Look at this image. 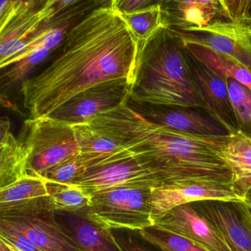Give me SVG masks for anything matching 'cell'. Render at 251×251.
<instances>
[{"label": "cell", "mask_w": 251, "mask_h": 251, "mask_svg": "<svg viewBox=\"0 0 251 251\" xmlns=\"http://www.w3.org/2000/svg\"><path fill=\"white\" fill-rule=\"evenodd\" d=\"M139 42L112 1L70 29L61 52L42 73L22 83L30 118L48 117L80 92L111 80L133 82Z\"/></svg>", "instance_id": "obj_1"}, {"label": "cell", "mask_w": 251, "mask_h": 251, "mask_svg": "<svg viewBox=\"0 0 251 251\" xmlns=\"http://www.w3.org/2000/svg\"><path fill=\"white\" fill-rule=\"evenodd\" d=\"M94 120L145 163L158 187L189 181L232 183L231 170L222 155L229 135L200 136L170 130L146 121L127 102Z\"/></svg>", "instance_id": "obj_2"}, {"label": "cell", "mask_w": 251, "mask_h": 251, "mask_svg": "<svg viewBox=\"0 0 251 251\" xmlns=\"http://www.w3.org/2000/svg\"><path fill=\"white\" fill-rule=\"evenodd\" d=\"M130 100L153 105L200 108L206 106L186 59L177 32L160 28L139 42Z\"/></svg>", "instance_id": "obj_3"}, {"label": "cell", "mask_w": 251, "mask_h": 251, "mask_svg": "<svg viewBox=\"0 0 251 251\" xmlns=\"http://www.w3.org/2000/svg\"><path fill=\"white\" fill-rule=\"evenodd\" d=\"M153 186L127 185L92 195L85 217L105 230H139L154 226L152 219Z\"/></svg>", "instance_id": "obj_4"}, {"label": "cell", "mask_w": 251, "mask_h": 251, "mask_svg": "<svg viewBox=\"0 0 251 251\" xmlns=\"http://www.w3.org/2000/svg\"><path fill=\"white\" fill-rule=\"evenodd\" d=\"M18 139L27 154V174L40 176L81 152L73 126L50 117L25 120Z\"/></svg>", "instance_id": "obj_5"}, {"label": "cell", "mask_w": 251, "mask_h": 251, "mask_svg": "<svg viewBox=\"0 0 251 251\" xmlns=\"http://www.w3.org/2000/svg\"><path fill=\"white\" fill-rule=\"evenodd\" d=\"M176 31L183 42L199 44L230 57L251 73V18L241 22L218 19L202 28Z\"/></svg>", "instance_id": "obj_6"}, {"label": "cell", "mask_w": 251, "mask_h": 251, "mask_svg": "<svg viewBox=\"0 0 251 251\" xmlns=\"http://www.w3.org/2000/svg\"><path fill=\"white\" fill-rule=\"evenodd\" d=\"M132 82L118 79L86 89L48 117L68 124L89 123L97 116L118 108L130 98Z\"/></svg>", "instance_id": "obj_7"}, {"label": "cell", "mask_w": 251, "mask_h": 251, "mask_svg": "<svg viewBox=\"0 0 251 251\" xmlns=\"http://www.w3.org/2000/svg\"><path fill=\"white\" fill-rule=\"evenodd\" d=\"M127 105L146 121L161 127L200 136H226L228 130L200 108L153 105L132 100Z\"/></svg>", "instance_id": "obj_8"}, {"label": "cell", "mask_w": 251, "mask_h": 251, "mask_svg": "<svg viewBox=\"0 0 251 251\" xmlns=\"http://www.w3.org/2000/svg\"><path fill=\"white\" fill-rule=\"evenodd\" d=\"M202 201L244 202L231 183L189 181L154 188L152 199L153 223L176 207Z\"/></svg>", "instance_id": "obj_9"}, {"label": "cell", "mask_w": 251, "mask_h": 251, "mask_svg": "<svg viewBox=\"0 0 251 251\" xmlns=\"http://www.w3.org/2000/svg\"><path fill=\"white\" fill-rule=\"evenodd\" d=\"M51 1H17L14 18L0 30V66L19 55L30 36L55 18Z\"/></svg>", "instance_id": "obj_10"}, {"label": "cell", "mask_w": 251, "mask_h": 251, "mask_svg": "<svg viewBox=\"0 0 251 251\" xmlns=\"http://www.w3.org/2000/svg\"><path fill=\"white\" fill-rule=\"evenodd\" d=\"M154 226L187 239L205 251H232L224 235L191 203L173 208L156 220Z\"/></svg>", "instance_id": "obj_11"}, {"label": "cell", "mask_w": 251, "mask_h": 251, "mask_svg": "<svg viewBox=\"0 0 251 251\" xmlns=\"http://www.w3.org/2000/svg\"><path fill=\"white\" fill-rule=\"evenodd\" d=\"M185 52L192 76L206 106V112L221 123L230 134L240 130L229 95L227 79L202 64L186 48Z\"/></svg>", "instance_id": "obj_12"}, {"label": "cell", "mask_w": 251, "mask_h": 251, "mask_svg": "<svg viewBox=\"0 0 251 251\" xmlns=\"http://www.w3.org/2000/svg\"><path fill=\"white\" fill-rule=\"evenodd\" d=\"M75 184L93 194L127 185H158L148 166L137 155H131L97 167L82 176Z\"/></svg>", "instance_id": "obj_13"}, {"label": "cell", "mask_w": 251, "mask_h": 251, "mask_svg": "<svg viewBox=\"0 0 251 251\" xmlns=\"http://www.w3.org/2000/svg\"><path fill=\"white\" fill-rule=\"evenodd\" d=\"M0 222L25 234L43 251H81L55 218V212L0 217Z\"/></svg>", "instance_id": "obj_14"}, {"label": "cell", "mask_w": 251, "mask_h": 251, "mask_svg": "<svg viewBox=\"0 0 251 251\" xmlns=\"http://www.w3.org/2000/svg\"><path fill=\"white\" fill-rule=\"evenodd\" d=\"M55 212L51 208L46 180L26 174L15 183L0 189V217Z\"/></svg>", "instance_id": "obj_15"}, {"label": "cell", "mask_w": 251, "mask_h": 251, "mask_svg": "<svg viewBox=\"0 0 251 251\" xmlns=\"http://www.w3.org/2000/svg\"><path fill=\"white\" fill-rule=\"evenodd\" d=\"M166 26L176 30L202 28L221 18L220 0L161 1Z\"/></svg>", "instance_id": "obj_16"}, {"label": "cell", "mask_w": 251, "mask_h": 251, "mask_svg": "<svg viewBox=\"0 0 251 251\" xmlns=\"http://www.w3.org/2000/svg\"><path fill=\"white\" fill-rule=\"evenodd\" d=\"M192 206L220 230L229 245L242 251H251V228L245 224L233 202L202 201Z\"/></svg>", "instance_id": "obj_17"}, {"label": "cell", "mask_w": 251, "mask_h": 251, "mask_svg": "<svg viewBox=\"0 0 251 251\" xmlns=\"http://www.w3.org/2000/svg\"><path fill=\"white\" fill-rule=\"evenodd\" d=\"M222 155L231 170L235 191L245 201L251 188V133L239 130L229 135Z\"/></svg>", "instance_id": "obj_18"}, {"label": "cell", "mask_w": 251, "mask_h": 251, "mask_svg": "<svg viewBox=\"0 0 251 251\" xmlns=\"http://www.w3.org/2000/svg\"><path fill=\"white\" fill-rule=\"evenodd\" d=\"M133 154L128 150L117 151L111 153H84L71 157L47 170L41 177L51 181L63 183H74L88 172L118 161Z\"/></svg>", "instance_id": "obj_19"}, {"label": "cell", "mask_w": 251, "mask_h": 251, "mask_svg": "<svg viewBox=\"0 0 251 251\" xmlns=\"http://www.w3.org/2000/svg\"><path fill=\"white\" fill-rule=\"evenodd\" d=\"M0 189L6 187L27 174V156L24 148L11 130L8 117L0 124Z\"/></svg>", "instance_id": "obj_20"}, {"label": "cell", "mask_w": 251, "mask_h": 251, "mask_svg": "<svg viewBox=\"0 0 251 251\" xmlns=\"http://www.w3.org/2000/svg\"><path fill=\"white\" fill-rule=\"evenodd\" d=\"M64 214L66 227L62 226L81 251H119L110 236V230L99 227L84 216Z\"/></svg>", "instance_id": "obj_21"}, {"label": "cell", "mask_w": 251, "mask_h": 251, "mask_svg": "<svg viewBox=\"0 0 251 251\" xmlns=\"http://www.w3.org/2000/svg\"><path fill=\"white\" fill-rule=\"evenodd\" d=\"M183 46L195 58L224 79L233 78L251 92V73L233 58L193 42H183Z\"/></svg>", "instance_id": "obj_22"}, {"label": "cell", "mask_w": 251, "mask_h": 251, "mask_svg": "<svg viewBox=\"0 0 251 251\" xmlns=\"http://www.w3.org/2000/svg\"><path fill=\"white\" fill-rule=\"evenodd\" d=\"M45 180L52 211L78 215L87 212L92 204V194L75 183Z\"/></svg>", "instance_id": "obj_23"}, {"label": "cell", "mask_w": 251, "mask_h": 251, "mask_svg": "<svg viewBox=\"0 0 251 251\" xmlns=\"http://www.w3.org/2000/svg\"><path fill=\"white\" fill-rule=\"evenodd\" d=\"M73 127L81 152L111 153L127 150L112 132L95 120Z\"/></svg>", "instance_id": "obj_24"}, {"label": "cell", "mask_w": 251, "mask_h": 251, "mask_svg": "<svg viewBox=\"0 0 251 251\" xmlns=\"http://www.w3.org/2000/svg\"><path fill=\"white\" fill-rule=\"evenodd\" d=\"M161 2V1H158L153 6L145 11L123 16L139 42L148 40L161 27H167Z\"/></svg>", "instance_id": "obj_25"}, {"label": "cell", "mask_w": 251, "mask_h": 251, "mask_svg": "<svg viewBox=\"0 0 251 251\" xmlns=\"http://www.w3.org/2000/svg\"><path fill=\"white\" fill-rule=\"evenodd\" d=\"M52 52L53 51L48 49H36L27 56L4 68L6 69V71H2L1 76L2 87L25 81V78L30 74V72L45 62Z\"/></svg>", "instance_id": "obj_26"}, {"label": "cell", "mask_w": 251, "mask_h": 251, "mask_svg": "<svg viewBox=\"0 0 251 251\" xmlns=\"http://www.w3.org/2000/svg\"><path fill=\"white\" fill-rule=\"evenodd\" d=\"M138 232L144 240L161 251H205L187 239L154 226Z\"/></svg>", "instance_id": "obj_27"}, {"label": "cell", "mask_w": 251, "mask_h": 251, "mask_svg": "<svg viewBox=\"0 0 251 251\" xmlns=\"http://www.w3.org/2000/svg\"><path fill=\"white\" fill-rule=\"evenodd\" d=\"M229 95L240 130L251 133V92L233 78H227Z\"/></svg>", "instance_id": "obj_28"}, {"label": "cell", "mask_w": 251, "mask_h": 251, "mask_svg": "<svg viewBox=\"0 0 251 251\" xmlns=\"http://www.w3.org/2000/svg\"><path fill=\"white\" fill-rule=\"evenodd\" d=\"M222 20L241 22L251 18V1L249 0H220Z\"/></svg>", "instance_id": "obj_29"}, {"label": "cell", "mask_w": 251, "mask_h": 251, "mask_svg": "<svg viewBox=\"0 0 251 251\" xmlns=\"http://www.w3.org/2000/svg\"><path fill=\"white\" fill-rule=\"evenodd\" d=\"M0 239L21 251H43L25 234L0 222Z\"/></svg>", "instance_id": "obj_30"}, {"label": "cell", "mask_w": 251, "mask_h": 251, "mask_svg": "<svg viewBox=\"0 0 251 251\" xmlns=\"http://www.w3.org/2000/svg\"><path fill=\"white\" fill-rule=\"evenodd\" d=\"M158 1L152 0H114L112 1L114 8L123 15L136 14L149 9Z\"/></svg>", "instance_id": "obj_31"}, {"label": "cell", "mask_w": 251, "mask_h": 251, "mask_svg": "<svg viewBox=\"0 0 251 251\" xmlns=\"http://www.w3.org/2000/svg\"><path fill=\"white\" fill-rule=\"evenodd\" d=\"M110 236L114 245L118 248L119 251H155L145 245H142L139 240L131 236L120 237L115 236L112 233V230H110Z\"/></svg>", "instance_id": "obj_32"}, {"label": "cell", "mask_w": 251, "mask_h": 251, "mask_svg": "<svg viewBox=\"0 0 251 251\" xmlns=\"http://www.w3.org/2000/svg\"><path fill=\"white\" fill-rule=\"evenodd\" d=\"M233 204L245 224L251 228V206L245 202H233Z\"/></svg>", "instance_id": "obj_33"}, {"label": "cell", "mask_w": 251, "mask_h": 251, "mask_svg": "<svg viewBox=\"0 0 251 251\" xmlns=\"http://www.w3.org/2000/svg\"><path fill=\"white\" fill-rule=\"evenodd\" d=\"M0 251H21L0 239Z\"/></svg>", "instance_id": "obj_34"}, {"label": "cell", "mask_w": 251, "mask_h": 251, "mask_svg": "<svg viewBox=\"0 0 251 251\" xmlns=\"http://www.w3.org/2000/svg\"><path fill=\"white\" fill-rule=\"evenodd\" d=\"M245 203L251 206V188L245 196Z\"/></svg>", "instance_id": "obj_35"}, {"label": "cell", "mask_w": 251, "mask_h": 251, "mask_svg": "<svg viewBox=\"0 0 251 251\" xmlns=\"http://www.w3.org/2000/svg\"><path fill=\"white\" fill-rule=\"evenodd\" d=\"M229 245V244H228ZM230 245V248H231L232 251H240V250L238 249V248H236V247L233 246V245Z\"/></svg>", "instance_id": "obj_36"}]
</instances>
